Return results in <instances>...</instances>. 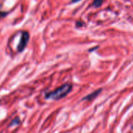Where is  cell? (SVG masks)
I'll return each instance as SVG.
<instances>
[{
    "mask_svg": "<svg viewBox=\"0 0 133 133\" xmlns=\"http://www.w3.org/2000/svg\"><path fill=\"white\" fill-rule=\"evenodd\" d=\"M73 85L71 83H65L61 86L58 87L55 90L47 92L45 95V99L52 100H59L68 96L72 90Z\"/></svg>",
    "mask_w": 133,
    "mask_h": 133,
    "instance_id": "1",
    "label": "cell"
},
{
    "mask_svg": "<svg viewBox=\"0 0 133 133\" xmlns=\"http://www.w3.org/2000/svg\"><path fill=\"white\" fill-rule=\"evenodd\" d=\"M30 39V35L28 31H22L21 35V40L17 45V52H22L27 47Z\"/></svg>",
    "mask_w": 133,
    "mask_h": 133,
    "instance_id": "2",
    "label": "cell"
},
{
    "mask_svg": "<svg viewBox=\"0 0 133 133\" xmlns=\"http://www.w3.org/2000/svg\"><path fill=\"white\" fill-rule=\"evenodd\" d=\"M101 92H102V89H98V90H96V91H95V92H92L91 94H89V95H88V96H85V97L82 99V100H89V101H92V100H93L95 98H96V97L98 96V95H99Z\"/></svg>",
    "mask_w": 133,
    "mask_h": 133,
    "instance_id": "3",
    "label": "cell"
},
{
    "mask_svg": "<svg viewBox=\"0 0 133 133\" xmlns=\"http://www.w3.org/2000/svg\"><path fill=\"white\" fill-rule=\"evenodd\" d=\"M21 124V119L19 117H15L10 124V127H15L17 125H19Z\"/></svg>",
    "mask_w": 133,
    "mask_h": 133,
    "instance_id": "4",
    "label": "cell"
},
{
    "mask_svg": "<svg viewBox=\"0 0 133 133\" xmlns=\"http://www.w3.org/2000/svg\"><path fill=\"white\" fill-rule=\"evenodd\" d=\"M103 3V0H94L92 4V6L95 8H98L102 6Z\"/></svg>",
    "mask_w": 133,
    "mask_h": 133,
    "instance_id": "5",
    "label": "cell"
},
{
    "mask_svg": "<svg viewBox=\"0 0 133 133\" xmlns=\"http://www.w3.org/2000/svg\"><path fill=\"white\" fill-rule=\"evenodd\" d=\"M75 24H76L77 28H80V27H82V25H84V23L82 21H78L76 22Z\"/></svg>",
    "mask_w": 133,
    "mask_h": 133,
    "instance_id": "6",
    "label": "cell"
},
{
    "mask_svg": "<svg viewBox=\"0 0 133 133\" xmlns=\"http://www.w3.org/2000/svg\"><path fill=\"white\" fill-rule=\"evenodd\" d=\"M7 14H8V13H7V12H0V17L3 18V17H6Z\"/></svg>",
    "mask_w": 133,
    "mask_h": 133,
    "instance_id": "7",
    "label": "cell"
},
{
    "mask_svg": "<svg viewBox=\"0 0 133 133\" xmlns=\"http://www.w3.org/2000/svg\"><path fill=\"white\" fill-rule=\"evenodd\" d=\"M79 1H81V0H71V3H78V2H79Z\"/></svg>",
    "mask_w": 133,
    "mask_h": 133,
    "instance_id": "8",
    "label": "cell"
},
{
    "mask_svg": "<svg viewBox=\"0 0 133 133\" xmlns=\"http://www.w3.org/2000/svg\"><path fill=\"white\" fill-rule=\"evenodd\" d=\"M131 128H132V129H133V125H132V127H131Z\"/></svg>",
    "mask_w": 133,
    "mask_h": 133,
    "instance_id": "9",
    "label": "cell"
}]
</instances>
